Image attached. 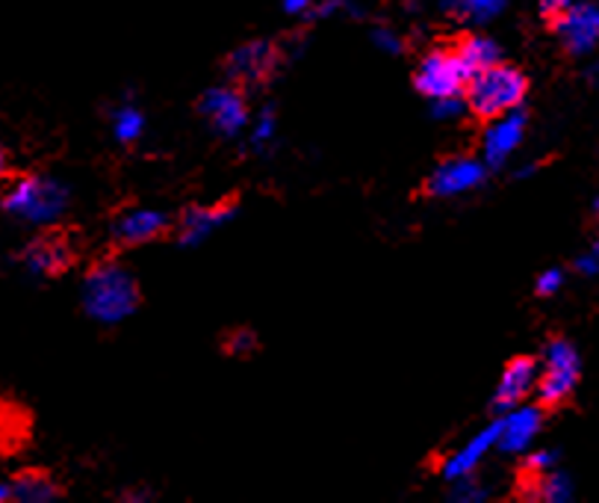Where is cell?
Masks as SVG:
<instances>
[{
  "instance_id": "cell-7",
  "label": "cell",
  "mask_w": 599,
  "mask_h": 503,
  "mask_svg": "<svg viewBox=\"0 0 599 503\" xmlns=\"http://www.w3.org/2000/svg\"><path fill=\"white\" fill-rule=\"evenodd\" d=\"M274 69H278V48L272 42H263V39L240 45L224 60L228 78H231V83H240V87H260V83L272 78Z\"/></svg>"
},
{
  "instance_id": "cell-22",
  "label": "cell",
  "mask_w": 599,
  "mask_h": 503,
  "mask_svg": "<svg viewBox=\"0 0 599 503\" xmlns=\"http://www.w3.org/2000/svg\"><path fill=\"white\" fill-rule=\"evenodd\" d=\"M257 349V335L249 329H233L231 335H224V353L228 356L246 358Z\"/></svg>"
},
{
  "instance_id": "cell-31",
  "label": "cell",
  "mask_w": 599,
  "mask_h": 503,
  "mask_svg": "<svg viewBox=\"0 0 599 503\" xmlns=\"http://www.w3.org/2000/svg\"><path fill=\"white\" fill-rule=\"evenodd\" d=\"M597 251H599V246H597Z\"/></svg>"
},
{
  "instance_id": "cell-20",
  "label": "cell",
  "mask_w": 599,
  "mask_h": 503,
  "mask_svg": "<svg viewBox=\"0 0 599 503\" xmlns=\"http://www.w3.org/2000/svg\"><path fill=\"white\" fill-rule=\"evenodd\" d=\"M506 7V0H449V12L467 21H490Z\"/></svg>"
},
{
  "instance_id": "cell-15",
  "label": "cell",
  "mask_w": 599,
  "mask_h": 503,
  "mask_svg": "<svg viewBox=\"0 0 599 503\" xmlns=\"http://www.w3.org/2000/svg\"><path fill=\"white\" fill-rule=\"evenodd\" d=\"M9 495L21 503H44L66 495V489L48 469H21L9 477Z\"/></svg>"
},
{
  "instance_id": "cell-26",
  "label": "cell",
  "mask_w": 599,
  "mask_h": 503,
  "mask_svg": "<svg viewBox=\"0 0 599 503\" xmlns=\"http://www.w3.org/2000/svg\"><path fill=\"white\" fill-rule=\"evenodd\" d=\"M272 125H274L272 110H263V116H260V122H257V134H254L257 142H266V139L272 137V130H274Z\"/></svg>"
},
{
  "instance_id": "cell-23",
  "label": "cell",
  "mask_w": 599,
  "mask_h": 503,
  "mask_svg": "<svg viewBox=\"0 0 599 503\" xmlns=\"http://www.w3.org/2000/svg\"><path fill=\"white\" fill-rule=\"evenodd\" d=\"M455 483H458V489H455V501L472 503V501H481V497H485V489H481L479 483L470 477V474H467V477H458Z\"/></svg>"
},
{
  "instance_id": "cell-25",
  "label": "cell",
  "mask_w": 599,
  "mask_h": 503,
  "mask_svg": "<svg viewBox=\"0 0 599 503\" xmlns=\"http://www.w3.org/2000/svg\"><path fill=\"white\" fill-rule=\"evenodd\" d=\"M561 285H565V276H561L558 269H549V273H543V276L538 278V294L540 296H552Z\"/></svg>"
},
{
  "instance_id": "cell-28",
  "label": "cell",
  "mask_w": 599,
  "mask_h": 503,
  "mask_svg": "<svg viewBox=\"0 0 599 503\" xmlns=\"http://www.w3.org/2000/svg\"><path fill=\"white\" fill-rule=\"evenodd\" d=\"M9 172H12V169H9V164H7V151H3V146H0V181H3Z\"/></svg>"
},
{
  "instance_id": "cell-1",
  "label": "cell",
  "mask_w": 599,
  "mask_h": 503,
  "mask_svg": "<svg viewBox=\"0 0 599 503\" xmlns=\"http://www.w3.org/2000/svg\"><path fill=\"white\" fill-rule=\"evenodd\" d=\"M526 96H529V78L506 62L476 71L463 89V101L481 122H493V119H502V116L520 110Z\"/></svg>"
},
{
  "instance_id": "cell-12",
  "label": "cell",
  "mask_w": 599,
  "mask_h": 503,
  "mask_svg": "<svg viewBox=\"0 0 599 503\" xmlns=\"http://www.w3.org/2000/svg\"><path fill=\"white\" fill-rule=\"evenodd\" d=\"M33 438V415L24 403L0 394V460H12Z\"/></svg>"
},
{
  "instance_id": "cell-13",
  "label": "cell",
  "mask_w": 599,
  "mask_h": 503,
  "mask_svg": "<svg viewBox=\"0 0 599 503\" xmlns=\"http://www.w3.org/2000/svg\"><path fill=\"white\" fill-rule=\"evenodd\" d=\"M538 362L531 356L511 358L502 371V379L497 385V397H493V408L506 412V408H517L522 400L529 397L531 391L538 388Z\"/></svg>"
},
{
  "instance_id": "cell-3",
  "label": "cell",
  "mask_w": 599,
  "mask_h": 503,
  "mask_svg": "<svg viewBox=\"0 0 599 503\" xmlns=\"http://www.w3.org/2000/svg\"><path fill=\"white\" fill-rule=\"evenodd\" d=\"M0 205L16 217L30 223H51L66 208V193L60 184L39 178V175L9 172L0 187Z\"/></svg>"
},
{
  "instance_id": "cell-27",
  "label": "cell",
  "mask_w": 599,
  "mask_h": 503,
  "mask_svg": "<svg viewBox=\"0 0 599 503\" xmlns=\"http://www.w3.org/2000/svg\"><path fill=\"white\" fill-rule=\"evenodd\" d=\"M310 0H283V7L290 9V12H301V9H308Z\"/></svg>"
},
{
  "instance_id": "cell-16",
  "label": "cell",
  "mask_w": 599,
  "mask_h": 503,
  "mask_svg": "<svg viewBox=\"0 0 599 503\" xmlns=\"http://www.w3.org/2000/svg\"><path fill=\"white\" fill-rule=\"evenodd\" d=\"M233 210H237V199H224L219 205H210V208H189L180 217V244L192 246L204 240L207 235H213L216 228L222 226L224 219H231Z\"/></svg>"
},
{
  "instance_id": "cell-24",
  "label": "cell",
  "mask_w": 599,
  "mask_h": 503,
  "mask_svg": "<svg viewBox=\"0 0 599 503\" xmlns=\"http://www.w3.org/2000/svg\"><path fill=\"white\" fill-rule=\"evenodd\" d=\"M570 7H573V0H540V16L552 24V21L565 16Z\"/></svg>"
},
{
  "instance_id": "cell-21",
  "label": "cell",
  "mask_w": 599,
  "mask_h": 503,
  "mask_svg": "<svg viewBox=\"0 0 599 503\" xmlns=\"http://www.w3.org/2000/svg\"><path fill=\"white\" fill-rule=\"evenodd\" d=\"M142 125H146V119H142L137 107H121L112 116V128H116V137L121 142H137L142 137Z\"/></svg>"
},
{
  "instance_id": "cell-11",
  "label": "cell",
  "mask_w": 599,
  "mask_h": 503,
  "mask_svg": "<svg viewBox=\"0 0 599 503\" xmlns=\"http://www.w3.org/2000/svg\"><path fill=\"white\" fill-rule=\"evenodd\" d=\"M171 219L160 210L148 208H128L121 210L116 223H112V240L116 246H142L151 244L157 237H163L169 231Z\"/></svg>"
},
{
  "instance_id": "cell-30",
  "label": "cell",
  "mask_w": 599,
  "mask_h": 503,
  "mask_svg": "<svg viewBox=\"0 0 599 503\" xmlns=\"http://www.w3.org/2000/svg\"><path fill=\"white\" fill-rule=\"evenodd\" d=\"M597 219H599V205H597Z\"/></svg>"
},
{
  "instance_id": "cell-19",
  "label": "cell",
  "mask_w": 599,
  "mask_h": 503,
  "mask_svg": "<svg viewBox=\"0 0 599 503\" xmlns=\"http://www.w3.org/2000/svg\"><path fill=\"white\" fill-rule=\"evenodd\" d=\"M458 51H461L463 62L470 66V71L476 75V71L488 69V66H497L499 62V45L493 42V39H488V36H476V33H467L458 39Z\"/></svg>"
},
{
  "instance_id": "cell-6",
  "label": "cell",
  "mask_w": 599,
  "mask_h": 503,
  "mask_svg": "<svg viewBox=\"0 0 599 503\" xmlns=\"http://www.w3.org/2000/svg\"><path fill=\"white\" fill-rule=\"evenodd\" d=\"M21 260H24L33 273H39V276L57 278L74 267V260H78V246H74L69 231H62V228H48V231H42V235L33 237V240L27 244V249L21 251Z\"/></svg>"
},
{
  "instance_id": "cell-2",
  "label": "cell",
  "mask_w": 599,
  "mask_h": 503,
  "mask_svg": "<svg viewBox=\"0 0 599 503\" xmlns=\"http://www.w3.org/2000/svg\"><path fill=\"white\" fill-rule=\"evenodd\" d=\"M83 305L89 317L101 323H119L139 308V285L116 260H101L86 273Z\"/></svg>"
},
{
  "instance_id": "cell-29",
  "label": "cell",
  "mask_w": 599,
  "mask_h": 503,
  "mask_svg": "<svg viewBox=\"0 0 599 503\" xmlns=\"http://www.w3.org/2000/svg\"><path fill=\"white\" fill-rule=\"evenodd\" d=\"M591 75H593V80H597V83H599V62H597V66H593Z\"/></svg>"
},
{
  "instance_id": "cell-8",
  "label": "cell",
  "mask_w": 599,
  "mask_h": 503,
  "mask_svg": "<svg viewBox=\"0 0 599 503\" xmlns=\"http://www.w3.org/2000/svg\"><path fill=\"white\" fill-rule=\"evenodd\" d=\"M481 181H485V166L476 157H449L431 172L422 193L446 199V196H461V193L476 190Z\"/></svg>"
},
{
  "instance_id": "cell-18",
  "label": "cell",
  "mask_w": 599,
  "mask_h": 503,
  "mask_svg": "<svg viewBox=\"0 0 599 503\" xmlns=\"http://www.w3.org/2000/svg\"><path fill=\"white\" fill-rule=\"evenodd\" d=\"M497 442H499V421L497 424H490L488 430H481V433L476 435L470 444H467V447H461V451L455 453V456H449V460H446L443 477L458 480V477H467V474H472V471H476V465L481 462V456H488V451Z\"/></svg>"
},
{
  "instance_id": "cell-9",
  "label": "cell",
  "mask_w": 599,
  "mask_h": 503,
  "mask_svg": "<svg viewBox=\"0 0 599 503\" xmlns=\"http://www.w3.org/2000/svg\"><path fill=\"white\" fill-rule=\"evenodd\" d=\"M201 116H207L213 128L224 137L240 134L242 125L249 122V107H246V96L237 87H216L204 92L201 105H198Z\"/></svg>"
},
{
  "instance_id": "cell-5",
  "label": "cell",
  "mask_w": 599,
  "mask_h": 503,
  "mask_svg": "<svg viewBox=\"0 0 599 503\" xmlns=\"http://www.w3.org/2000/svg\"><path fill=\"white\" fill-rule=\"evenodd\" d=\"M579 382V356L570 341L552 338L543 353V371L538 376V403L547 412L570 403Z\"/></svg>"
},
{
  "instance_id": "cell-10",
  "label": "cell",
  "mask_w": 599,
  "mask_h": 503,
  "mask_svg": "<svg viewBox=\"0 0 599 503\" xmlns=\"http://www.w3.org/2000/svg\"><path fill=\"white\" fill-rule=\"evenodd\" d=\"M552 30L565 42L567 53L582 57V53L593 51L599 45V7H579V3H573L565 16L552 21Z\"/></svg>"
},
{
  "instance_id": "cell-4",
  "label": "cell",
  "mask_w": 599,
  "mask_h": 503,
  "mask_svg": "<svg viewBox=\"0 0 599 503\" xmlns=\"http://www.w3.org/2000/svg\"><path fill=\"white\" fill-rule=\"evenodd\" d=\"M472 71L463 62L458 45H437L426 53L413 71V87L420 89L422 96L431 101L440 98H458L470 83Z\"/></svg>"
},
{
  "instance_id": "cell-14",
  "label": "cell",
  "mask_w": 599,
  "mask_h": 503,
  "mask_svg": "<svg viewBox=\"0 0 599 503\" xmlns=\"http://www.w3.org/2000/svg\"><path fill=\"white\" fill-rule=\"evenodd\" d=\"M522 134H526V114H520V110H513V114L502 116V119H493L485 139H481L488 166L499 169V166L506 164L513 148L520 146Z\"/></svg>"
},
{
  "instance_id": "cell-17",
  "label": "cell",
  "mask_w": 599,
  "mask_h": 503,
  "mask_svg": "<svg viewBox=\"0 0 599 503\" xmlns=\"http://www.w3.org/2000/svg\"><path fill=\"white\" fill-rule=\"evenodd\" d=\"M540 421H543V406H522L517 412L506 417V421H499V442L497 447L506 453H517L522 451L526 444L538 435Z\"/></svg>"
}]
</instances>
